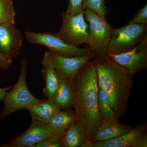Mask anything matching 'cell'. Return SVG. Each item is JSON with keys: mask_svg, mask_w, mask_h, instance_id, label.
<instances>
[{"mask_svg": "<svg viewBox=\"0 0 147 147\" xmlns=\"http://www.w3.org/2000/svg\"><path fill=\"white\" fill-rule=\"evenodd\" d=\"M73 110L82 125L86 141H91L102 123L98 110V88L93 60L87 62L79 71L72 86Z\"/></svg>", "mask_w": 147, "mask_h": 147, "instance_id": "obj_1", "label": "cell"}, {"mask_svg": "<svg viewBox=\"0 0 147 147\" xmlns=\"http://www.w3.org/2000/svg\"><path fill=\"white\" fill-rule=\"evenodd\" d=\"M97 74L98 88L108 93L111 107L117 119L126 113L133 86V76L108 57L93 59Z\"/></svg>", "mask_w": 147, "mask_h": 147, "instance_id": "obj_2", "label": "cell"}, {"mask_svg": "<svg viewBox=\"0 0 147 147\" xmlns=\"http://www.w3.org/2000/svg\"><path fill=\"white\" fill-rule=\"evenodd\" d=\"M28 74L27 61L23 59L21 63L20 74L17 82L10 91L7 92L3 100L4 108L0 113V119H3L11 114L22 109L29 110L40 99L32 94L27 87Z\"/></svg>", "mask_w": 147, "mask_h": 147, "instance_id": "obj_3", "label": "cell"}, {"mask_svg": "<svg viewBox=\"0 0 147 147\" xmlns=\"http://www.w3.org/2000/svg\"><path fill=\"white\" fill-rule=\"evenodd\" d=\"M84 13L85 19L88 22L87 44L94 53V59L106 58L113 28L105 16L88 9L84 10Z\"/></svg>", "mask_w": 147, "mask_h": 147, "instance_id": "obj_4", "label": "cell"}, {"mask_svg": "<svg viewBox=\"0 0 147 147\" xmlns=\"http://www.w3.org/2000/svg\"><path fill=\"white\" fill-rule=\"evenodd\" d=\"M147 37V25L125 24L112 29L107 55H117L133 49Z\"/></svg>", "mask_w": 147, "mask_h": 147, "instance_id": "obj_5", "label": "cell"}, {"mask_svg": "<svg viewBox=\"0 0 147 147\" xmlns=\"http://www.w3.org/2000/svg\"><path fill=\"white\" fill-rule=\"evenodd\" d=\"M25 35L27 40L30 43L44 45L53 53L60 56L68 57L94 56V53L89 47L80 48L72 46L64 42L55 34L27 31Z\"/></svg>", "mask_w": 147, "mask_h": 147, "instance_id": "obj_6", "label": "cell"}, {"mask_svg": "<svg viewBox=\"0 0 147 147\" xmlns=\"http://www.w3.org/2000/svg\"><path fill=\"white\" fill-rule=\"evenodd\" d=\"M62 24L56 34L59 38L69 45L79 47L88 43V24L86 21L84 11L76 14H62Z\"/></svg>", "mask_w": 147, "mask_h": 147, "instance_id": "obj_7", "label": "cell"}, {"mask_svg": "<svg viewBox=\"0 0 147 147\" xmlns=\"http://www.w3.org/2000/svg\"><path fill=\"white\" fill-rule=\"evenodd\" d=\"M59 76L71 87L83 67L94 57V55L81 57H64L49 50L45 52Z\"/></svg>", "mask_w": 147, "mask_h": 147, "instance_id": "obj_8", "label": "cell"}, {"mask_svg": "<svg viewBox=\"0 0 147 147\" xmlns=\"http://www.w3.org/2000/svg\"><path fill=\"white\" fill-rule=\"evenodd\" d=\"M111 60L122 67L133 76L147 69V37L131 50L117 55H107Z\"/></svg>", "mask_w": 147, "mask_h": 147, "instance_id": "obj_9", "label": "cell"}, {"mask_svg": "<svg viewBox=\"0 0 147 147\" xmlns=\"http://www.w3.org/2000/svg\"><path fill=\"white\" fill-rule=\"evenodd\" d=\"M51 137H53V134L45 124L32 120L31 125L26 131L8 144H0V147H35L36 144Z\"/></svg>", "mask_w": 147, "mask_h": 147, "instance_id": "obj_10", "label": "cell"}, {"mask_svg": "<svg viewBox=\"0 0 147 147\" xmlns=\"http://www.w3.org/2000/svg\"><path fill=\"white\" fill-rule=\"evenodd\" d=\"M23 36L15 25L0 24V51L13 59L21 53Z\"/></svg>", "mask_w": 147, "mask_h": 147, "instance_id": "obj_11", "label": "cell"}, {"mask_svg": "<svg viewBox=\"0 0 147 147\" xmlns=\"http://www.w3.org/2000/svg\"><path fill=\"white\" fill-rule=\"evenodd\" d=\"M146 123L140 124L128 132L114 139L102 142L86 141L81 147H134L138 139L147 132Z\"/></svg>", "mask_w": 147, "mask_h": 147, "instance_id": "obj_12", "label": "cell"}, {"mask_svg": "<svg viewBox=\"0 0 147 147\" xmlns=\"http://www.w3.org/2000/svg\"><path fill=\"white\" fill-rule=\"evenodd\" d=\"M132 128L130 125L121 124L118 119L102 121L95 131L92 139L90 141L98 142L110 140L123 135Z\"/></svg>", "mask_w": 147, "mask_h": 147, "instance_id": "obj_13", "label": "cell"}, {"mask_svg": "<svg viewBox=\"0 0 147 147\" xmlns=\"http://www.w3.org/2000/svg\"><path fill=\"white\" fill-rule=\"evenodd\" d=\"M41 63L42 65L41 72L45 83L43 95L47 99L53 100L59 86V76L50 62L46 53L43 56Z\"/></svg>", "mask_w": 147, "mask_h": 147, "instance_id": "obj_14", "label": "cell"}, {"mask_svg": "<svg viewBox=\"0 0 147 147\" xmlns=\"http://www.w3.org/2000/svg\"><path fill=\"white\" fill-rule=\"evenodd\" d=\"M76 121L73 110H60L45 124L53 137L61 140L69 125Z\"/></svg>", "mask_w": 147, "mask_h": 147, "instance_id": "obj_15", "label": "cell"}, {"mask_svg": "<svg viewBox=\"0 0 147 147\" xmlns=\"http://www.w3.org/2000/svg\"><path fill=\"white\" fill-rule=\"evenodd\" d=\"M61 110L59 106L50 99H40L29 109L32 120L46 124Z\"/></svg>", "mask_w": 147, "mask_h": 147, "instance_id": "obj_16", "label": "cell"}, {"mask_svg": "<svg viewBox=\"0 0 147 147\" xmlns=\"http://www.w3.org/2000/svg\"><path fill=\"white\" fill-rule=\"evenodd\" d=\"M64 147H81L86 141L82 125L77 121L69 125L61 139Z\"/></svg>", "mask_w": 147, "mask_h": 147, "instance_id": "obj_17", "label": "cell"}, {"mask_svg": "<svg viewBox=\"0 0 147 147\" xmlns=\"http://www.w3.org/2000/svg\"><path fill=\"white\" fill-rule=\"evenodd\" d=\"M59 76L60 84L53 101L62 110H73V91L72 87Z\"/></svg>", "mask_w": 147, "mask_h": 147, "instance_id": "obj_18", "label": "cell"}, {"mask_svg": "<svg viewBox=\"0 0 147 147\" xmlns=\"http://www.w3.org/2000/svg\"><path fill=\"white\" fill-rule=\"evenodd\" d=\"M97 105L98 113L102 121L118 119L111 107L108 93L100 88L98 89V95Z\"/></svg>", "mask_w": 147, "mask_h": 147, "instance_id": "obj_19", "label": "cell"}, {"mask_svg": "<svg viewBox=\"0 0 147 147\" xmlns=\"http://www.w3.org/2000/svg\"><path fill=\"white\" fill-rule=\"evenodd\" d=\"M15 13L12 0H0V24H15Z\"/></svg>", "mask_w": 147, "mask_h": 147, "instance_id": "obj_20", "label": "cell"}, {"mask_svg": "<svg viewBox=\"0 0 147 147\" xmlns=\"http://www.w3.org/2000/svg\"><path fill=\"white\" fill-rule=\"evenodd\" d=\"M84 10L89 9L100 16H105L108 12L105 0H84Z\"/></svg>", "mask_w": 147, "mask_h": 147, "instance_id": "obj_21", "label": "cell"}, {"mask_svg": "<svg viewBox=\"0 0 147 147\" xmlns=\"http://www.w3.org/2000/svg\"><path fill=\"white\" fill-rule=\"evenodd\" d=\"M134 24L147 25V4L139 9L134 16L126 23V24Z\"/></svg>", "mask_w": 147, "mask_h": 147, "instance_id": "obj_22", "label": "cell"}, {"mask_svg": "<svg viewBox=\"0 0 147 147\" xmlns=\"http://www.w3.org/2000/svg\"><path fill=\"white\" fill-rule=\"evenodd\" d=\"M84 0H69L65 12L69 14H76L84 11Z\"/></svg>", "mask_w": 147, "mask_h": 147, "instance_id": "obj_23", "label": "cell"}, {"mask_svg": "<svg viewBox=\"0 0 147 147\" xmlns=\"http://www.w3.org/2000/svg\"><path fill=\"white\" fill-rule=\"evenodd\" d=\"M62 143L61 139L51 137L40 142L35 147H62Z\"/></svg>", "mask_w": 147, "mask_h": 147, "instance_id": "obj_24", "label": "cell"}, {"mask_svg": "<svg viewBox=\"0 0 147 147\" xmlns=\"http://www.w3.org/2000/svg\"><path fill=\"white\" fill-rule=\"evenodd\" d=\"M13 63V59L0 51V70H7Z\"/></svg>", "mask_w": 147, "mask_h": 147, "instance_id": "obj_25", "label": "cell"}, {"mask_svg": "<svg viewBox=\"0 0 147 147\" xmlns=\"http://www.w3.org/2000/svg\"><path fill=\"white\" fill-rule=\"evenodd\" d=\"M147 147V132L142 135L138 140L134 147Z\"/></svg>", "mask_w": 147, "mask_h": 147, "instance_id": "obj_26", "label": "cell"}, {"mask_svg": "<svg viewBox=\"0 0 147 147\" xmlns=\"http://www.w3.org/2000/svg\"><path fill=\"white\" fill-rule=\"evenodd\" d=\"M13 86V85H12L5 88H0V100H3V99L7 92L8 91L10 90Z\"/></svg>", "mask_w": 147, "mask_h": 147, "instance_id": "obj_27", "label": "cell"}]
</instances>
